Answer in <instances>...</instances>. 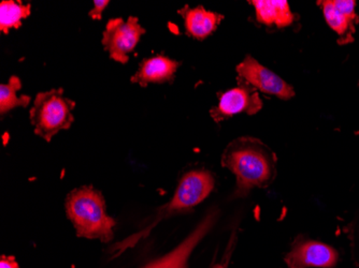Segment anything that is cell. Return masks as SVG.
I'll list each match as a JSON object with an SVG mask.
<instances>
[{
    "instance_id": "cell-3",
    "label": "cell",
    "mask_w": 359,
    "mask_h": 268,
    "mask_svg": "<svg viewBox=\"0 0 359 268\" xmlns=\"http://www.w3.org/2000/svg\"><path fill=\"white\" fill-rule=\"evenodd\" d=\"M65 207L76 237L100 239L104 244L112 241L116 221L107 213L106 202L100 191L92 186L74 189L68 195Z\"/></svg>"
},
{
    "instance_id": "cell-5",
    "label": "cell",
    "mask_w": 359,
    "mask_h": 268,
    "mask_svg": "<svg viewBox=\"0 0 359 268\" xmlns=\"http://www.w3.org/2000/svg\"><path fill=\"white\" fill-rule=\"evenodd\" d=\"M144 34L145 29L139 24L138 17L129 16L127 21L122 17L112 19L102 32V43L111 59L125 64Z\"/></svg>"
},
{
    "instance_id": "cell-16",
    "label": "cell",
    "mask_w": 359,
    "mask_h": 268,
    "mask_svg": "<svg viewBox=\"0 0 359 268\" xmlns=\"http://www.w3.org/2000/svg\"><path fill=\"white\" fill-rule=\"evenodd\" d=\"M348 239H350L351 253L355 268H359V209L348 225Z\"/></svg>"
},
{
    "instance_id": "cell-14",
    "label": "cell",
    "mask_w": 359,
    "mask_h": 268,
    "mask_svg": "<svg viewBox=\"0 0 359 268\" xmlns=\"http://www.w3.org/2000/svg\"><path fill=\"white\" fill-rule=\"evenodd\" d=\"M32 13V5L7 0L0 3V30L6 35L10 29H19L22 26V20L27 19Z\"/></svg>"
},
{
    "instance_id": "cell-1",
    "label": "cell",
    "mask_w": 359,
    "mask_h": 268,
    "mask_svg": "<svg viewBox=\"0 0 359 268\" xmlns=\"http://www.w3.org/2000/svg\"><path fill=\"white\" fill-rule=\"evenodd\" d=\"M222 165L236 176L231 199L245 197L253 189L269 186L276 178V155L262 141L250 136L228 144L222 155Z\"/></svg>"
},
{
    "instance_id": "cell-10",
    "label": "cell",
    "mask_w": 359,
    "mask_h": 268,
    "mask_svg": "<svg viewBox=\"0 0 359 268\" xmlns=\"http://www.w3.org/2000/svg\"><path fill=\"white\" fill-rule=\"evenodd\" d=\"M180 62L159 54L153 57L145 58L139 64V69L130 78V82L147 87L149 84H164L172 83Z\"/></svg>"
},
{
    "instance_id": "cell-4",
    "label": "cell",
    "mask_w": 359,
    "mask_h": 268,
    "mask_svg": "<svg viewBox=\"0 0 359 268\" xmlns=\"http://www.w3.org/2000/svg\"><path fill=\"white\" fill-rule=\"evenodd\" d=\"M76 102L64 96L62 88L39 92L30 108V122L35 133L46 142L62 130H67L74 124L72 111Z\"/></svg>"
},
{
    "instance_id": "cell-2",
    "label": "cell",
    "mask_w": 359,
    "mask_h": 268,
    "mask_svg": "<svg viewBox=\"0 0 359 268\" xmlns=\"http://www.w3.org/2000/svg\"><path fill=\"white\" fill-rule=\"evenodd\" d=\"M215 176L209 171L201 169V170H191L185 173L180 178L179 185L175 189L170 202L167 203L164 206L159 207L150 225L111 248V253H116L113 258L122 255L125 250L134 247L139 241L149 237L151 231L161 221L177 213H187L194 207L201 204L209 197L210 193L215 189Z\"/></svg>"
},
{
    "instance_id": "cell-6",
    "label": "cell",
    "mask_w": 359,
    "mask_h": 268,
    "mask_svg": "<svg viewBox=\"0 0 359 268\" xmlns=\"http://www.w3.org/2000/svg\"><path fill=\"white\" fill-rule=\"evenodd\" d=\"M287 268H334L339 253L334 247L322 241L298 237L284 257Z\"/></svg>"
},
{
    "instance_id": "cell-17",
    "label": "cell",
    "mask_w": 359,
    "mask_h": 268,
    "mask_svg": "<svg viewBox=\"0 0 359 268\" xmlns=\"http://www.w3.org/2000/svg\"><path fill=\"white\" fill-rule=\"evenodd\" d=\"M109 3H110V1H108V0H95L94 8L88 13L90 19L95 20V21H100L102 17V12L108 7Z\"/></svg>"
},
{
    "instance_id": "cell-13",
    "label": "cell",
    "mask_w": 359,
    "mask_h": 268,
    "mask_svg": "<svg viewBox=\"0 0 359 268\" xmlns=\"http://www.w3.org/2000/svg\"><path fill=\"white\" fill-rule=\"evenodd\" d=\"M256 20L266 26L285 28L294 23L295 15L286 0H252Z\"/></svg>"
},
{
    "instance_id": "cell-7",
    "label": "cell",
    "mask_w": 359,
    "mask_h": 268,
    "mask_svg": "<svg viewBox=\"0 0 359 268\" xmlns=\"http://www.w3.org/2000/svg\"><path fill=\"white\" fill-rule=\"evenodd\" d=\"M236 70L239 78L260 92L282 100H290L295 97V90L290 84L251 55L245 56Z\"/></svg>"
},
{
    "instance_id": "cell-9",
    "label": "cell",
    "mask_w": 359,
    "mask_h": 268,
    "mask_svg": "<svg viewBox=\"0 0 359 268\" xmlns=\"http://www.w3.org/2000/svg\"><path fill=\"white\" fill-rule=\"evenodd\" d=\"M217 217L219 211L215 209L210 211L182 243H180L170 253L150 262L143 268H189L191 253L198 244L207 237L212 227H215Z\"/></svg>"
},
{
    "instance_id": "cell-19",
    "label": "cell",
    "mask_w": 359,
    "mask_h": 268,
    "mask_svg": "<svg viewBox=\"0 0 359 268\" xmlns=\"http://www.w3.org/2000/svg\"><path fill=\"white\" fill-rule=\"evenodd\" d=\"M213 268H225V267H224V266L222 265V264H217V265L213 266Z\"/></svg>"
},
{
    "instance_id": "cell-12",
    "label": "cell",
    "mask_w": 359,
    "mask_h": 268,
    "mask_svg": "<svg viewBox=\"0 0 359 268\" xmlns=\"http://www.w3.org/2000/svg\"><path fill=\"white\" fill-rule=\"evenodd\" d=\"M325 20L328 26L339 36H344L351 29H354L356 21V1L354 0H325L320 1Z\"/></svg>"
},
{
    "instance_id": "cell-15",
    "label": "cell",
    "mask_w": 359,
    "mask_h": 268,
    "mask_svg": "<svg viewBox=\"0 0 359 268\" xmlns=\"http://www.w3.org/2000/svg\"><path fill=\"white\" fill-rule=\"evenodd\" d=\"M22 88L21 80L18 76L10 78L7 84L0 85V114L1 117L9 114L16 108H27L32 98L29 96H16V92Z\"/></svg>"
},
{
    "instance_id": "cell-18",
    "label": "cell",
    "mask_w": 359,
    "mask_h": 268,
    "mask_svg": "<svg viewBox=\"0 0 359 268\" xmlns=\"http://www.w3.org/2000/svg\"><path fill=\"white\" fill-rule=\"evenodd\" d=\"M0 268H20L15 258L1 255L0 258Z\"/></svg>"
},
{
    "instance_id": "cell-11",
    "label": "cell",
    "mask_w": 359,
    "mask_h": 268,
    "mask_svg": "<svg viewBox=\"0 0 359 268\" xmlns=\"http://www.w3.org/2000/svg\"><path fill=\"white\" fill-rule=\"evenodd\" d=\"M179 13L184 20L187 35L197 40H205L212 35L224 20L222 14L208 11L201 6L194 9L185 6Z\"/></svg>"
},
{
    "instance_id": "cell-8",
    "label": "cell",
    "mask_w": 359,
    "mask_h": 268,
    "mask_svg": "<svg viewBox=\"0 0 359 268\" xmlns=\"http://www.w3.org/2000/svg\"><path fill=\"white\" fill-rule=\"evenodd\" d=\"M238 80V87L222 92L219 97V104L210 111V115L215 122H223L242 113L255 115L263 108V102L257 92L252 90V86L241 78Z\"/></svg>"
}]
</instances>
